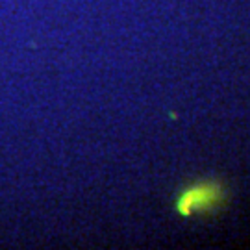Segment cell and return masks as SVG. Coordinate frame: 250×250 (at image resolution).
I'll use <instances>...</instances> for the list:
<instances>
[{"label":"cell","instance_id":"1","mask_svg":"<svg viewBox=\"0 0 250 250\" xmlns=\"http://www.w3.org/2000/svg\"><path fill=\"white\" fill-rule=\"evenodd\" d=\"M215 198H217V193H215L213 188H195L182 197V200H180V209L184 213H189L193 209H200V208L209 206Z\"/></svg>","mask_w":250,"mask_h":250}]
</instances>
